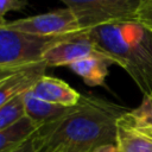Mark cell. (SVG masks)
Wrapping results in <instances>:
<instances>
[{
  "label": "cell",
  "mask_w": 152,
  "mask_h": 152,
  "mask_svg": "<svg viewBox=\"0 0 152 152\" xmlns=\"http://www.w3.org/2000/svg\"><path fill=\"white\" fill-rule=\"evenodd\" d=\"M131 109L82 95L61 118L37 129V152H100L115 145L119 119Z\"/></svg>",
  "instance_id": "6da1fadb"
},
{
  "label": "cell",
  "mask_w": 152,
  "mask_h": 152,
  "mask_svg": "<svg viewBox=\"0 0 152 152\" xmlns=\"http://www.w3.org/2000/svg\"><path fill=\"white\" fill-rule=\"evenodd\" d=\"M25 116L24 93L0 107V131L12 126Z\"/></svg>",
  "instance_id": "5bb4252c"
},
{
  "label": "cell",
  "mask_w": 152,
  "mask_h": 152,
  "mask_svg": "<svg viewBox=\"0 0 152 152\" xmlns=\"http://www.w3.org/2000/svg\"><path fill=\"white\" fill-rule=\"evenodd\" d=\"M24 108L25 115L40 127L45 124H49L61 118L63 114L66 113V110L70 107H63L59 104L44 101L37 97L30 89L24 93Z\"/></svg>",
  "instance_id": "30bf717a"
},
{
  "label": "cell",
  "mask_w": 152,
  "mask_h": 152,
  "mask_svg": "<svg viewBox=\"0 0 152 152\" xmlns=\"http://www.w3.org/2000/svg\"><path fill=\"white\" fill-rule=\"evenodd\" d=\"M38 150V141H37V133H34L30 139H27L23 145L15 148L12 152H37Z\"/></svg>",
  "instance_id": "e0dca14e"
},
{
  "label": "cell",
  "mask_w": 152,
  "mask_h": 152,
  "mask_svg": "<svg viewBox=\"0 0 152 152\" xmlns=\"http://www.w3.org/2000/svg\"><path fill=\"white\" fill-rule=\"evenodd\" d=\"M124 119L137 131L150 137L152 133V96H144L141 104L127 112Z\"/></svg>",
  "instance_id": "4fadbf2b"
},
{
  "label": "cell",
  "mask_w": 152,
  "mask_h": 152,
  "mask_svg": "<svg viewBox=\"0 0 152 152\" xmlns=\"http://www.w3.org/2000/svg\"><path fill=\"white\" fill-rule=\"evenodd\" d=\"M26 5L27 2L25 0H0V17L4 18V15L11 11L20 12Z\"/></svg>",
  "instance_id": "2e32d148"
},
{
  "label": "cell",
  "mask_w": 152,
  "mask_h": 152,
  "mask_svg": "<svg viewBox=\"0 0 152 152\" xmlns=\"http://www.w3.org/2000/svg\"><path fill=\"white\" fill-rule=\"evenodd\" d=\"M46 69L48 64L44 61L19 68L0 69V107L30 90L45 75Z\"/></svg>",
  "instance_id": "8992f818"
},
{
  "label": "cell",
  "mask_w": 152,
  "mask_h": 152,
  "mask_svg": "<svg viewBox=\"0 0 152 152\" xmlns=\"http://www.w3.org/2000/svg\"><path fill=\"white\" fill-rule=\"evenodd\" d=\"M86 33L99 52L131 76L144 96H152V31L138 21H120Z\"/></svg>",
  "instance_id": "7a4b0ae2"
},
{
  "label": "cell",
  "mask_w": 152,
  "mask_h": 152,
  "mask_svg": "<svg viewBox=\"0 0 152 152\" xmlns=\"http://www.w3.org/2000/svg\"><path fill=\"white\" fill-rule=\"evenodd\" d=\"M100 53L88 38L86 31H80L50 48L44 53L43 61L48 66H68L74 62Z\"/></svg>",
  "instance_id": "52a82bcc"
},
{
  "label": "cell",
  "mask_w": 152,
  "mask_h": 152,
  "mask_svg": "<svg viewBox=\"0 0 152 152\" xmlns=\"http://www.w3.org/2000/svg\"><path fill=\"white\" fill-rule=\"evenodd\" d=\"M6 24H7V21H6V20H5V19L2 18V17H0V27H2V26H5Z\"/></svg>",
  "instance_id": "d6986e66"
},
{
  "label": "cell",
  "mask_w": 152,
  "mask_h": 152,
  "mask_svg": "<svg viewBox=\"0 0 152 152\" xmlns=\"http://www.w3.org/2000/svg\"><path fill=\"white\" fill-rule=\"evenodd\" d=\"M150 138H152V133H151V135H150Z\"/></svg>",
  "instance_id": "ffe728a7"
},
{
  "label": "cell",
  "mask_w": 152,
  "mask_h": 152,
  "mask_svg": "<svg viewBox=\"0 0 152 152\" xmlns=\"http://www.w3.org/2000/svg\"><path fill=\"white\" fill-rule=\"evenodd\" d=\"M76 17L82 31L120 21H135L141 0H61Z\"/></svg>",
  "instance_id": "277c9868"
},
{
  "label": "cell",
  "mask_w": 152,
  "mask_h": 152,
  "mask_svg": "<svg viewBox=\"0 0 152 152\" xmlns=\"http://www.w3.org/2000/svg\"><path fill=\"white\" fill-rule=\"evenodd\" d=\"M112 63L113 61L100 53L74 62L68 65V68L76 75H78L86 84L96 87L104 84V80L108 75V66Z\"/></svg>",
  "instance_id": "9c48e42d"
},
{
  "label": "cell",
  "mask_w": 152,
  "mask_h": 152,
  "mask_svg": "<svg viewBox=\"0 0 152 152\" xmlns=\"http://www.w3.org/2000/svg\"><path fill=\"white\" fill-rule=\"evenodd\" d=\"M5 27L43 37L64 36L82 31L76 17L68 7L10 23L7 21Z\"/></svg>",
  "instance_id": "5b68a950"
},
{
  "label": "cell",
  "mask_w": 152,
  "mask_h": 152,
  "mask_svg": "<svg viewBox=\"0 0 152 152\" xmlns=\"http://www.w3.org/2000/svg\"><path fill=\"white\" fill-rule=\"evenodd\" d=\"M100 152H118V150H116L115 145H109V146H106L102 150H100Z\"/></svg>",
  "instance_id": "ac0fdd59"
},
{
  "label": "cell",
  "mask_w": 152,
  "mask_h": 152,
  "mask_svg": "<svg viewBox=\"0 0 152 152\" xmlns=\"http://www.w3.org/2000/svg\"><path fill=\"white\" fill-rule=\"evenodd\" d=\"M69 36H34L2 26L0 27V69L19 68L40 62L50 48Z\"/></svg>",
  "instance_id": "3957f363"
},
{
  "label": "cell",
  "mask_w": 152,
  "mask_h": 152,
  "mask_svg": "<svg viewBox=\"0 0 152 152\" xmlns=\"http://www.w3.org/2000/svg\"><path fill=\"white\" fill-rule=\"evenodd\" d=\"M31 91L44 101L63 107H72L77 104L82 96L66 82L46 75L31 88Z\"/></svg>",
  "instance_id": "ba28073f"
},
{
  "label": "cell",
  "mask_w": 152,
  "mask_h": 152,
  "mask_svg": "<svg viewBox=\"0 0 152 152\" xmlns=\"http://www.w3.org/2000/svg\"><path fill=\"white\" fill-rule=\"evenodd\" d=\"M115 146L118 152H152V138L132 127L122 115L118 121Z\"/></svg>",
  "instance_id": "8fae6325"
},
{
  "label": "cell",
  "mask_w": 152,
  "mask_h": 152,
  "mask_svg": "<svg viewBox=\"0 0 152 152\" xmlns=\"http://www.w3.org/2000/svg\"><path fill=\"white\" fill-rule=\"evenodd\" d=\"M39 128L26 115L12 126L0 131V152H12L30 139Z\"/></svg>",
  "instance_id": "7c38bea8"
},
{
  "label": "cell",
  "mask_w": 152,
  "mask_h": 152,
  "mask_svg": "<svg viewBox=\"0 0 152 152\" xmlns=\"http://www.w3.org/2000/svg\"><path fill=\"white\" fill-rule=\"evenodd\" d=\"M135 21L152 31V0H141L135 12Z\"/></svg>",
  "instance_id": "9a60e30c"
}]
</instances>
